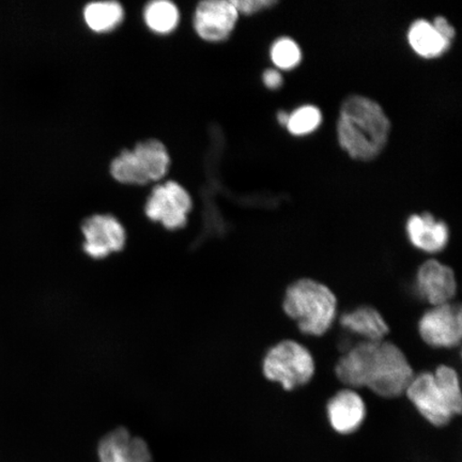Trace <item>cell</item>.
<instances>
[{
    "label": "cell",
    "instance_id": "e0dca14e",
    "mask_svg": "<svg viewBox=\"0 0 462 462\" xmlns=\"http://www.w3.org/2000/svg\"><path fill=\"white\" fill-rule=\"evenodd\" d=\"M87 25L97 32L112 31L124 19L123 7L115 2L92 3L84 11Z\"/></svg>",
    "mask_w": 462,
    "mask_h": 462
},
{
    "label": "cell",
    "instance_id": "7402d4cb",
    "mask_svg": "<svg viewBox=\"0 0 462 462\" xmlns=\"http://www.w3.org/2000/svg\"><path fill=\"white\" fill-rule=\"evenodd\" d=\"M432 26L435 27L438 33L440 34L446 42L452 44L456 36V32L455 28L449 24L446 17L437 16L435 21L432 23Z\"/></svg>",
    "mask_w": 462,
    "mask_h": 462
},
{
    "label": "cell",
    "instance_id": "52a82bcc",
    "mask_svg": "<svg viewBox=\"0 0 462 462\" xmlns=\"http://www.w3.org/2000/svg\"><path fill=\"white\" fill-rule=\"evenodd\" d=\"M192 209V199L180 184L170 181L153 189L147 201L146 215L166 229L176 230L186 226Z\"/></svg>",
    "mask_w": 462,
    "mask_h": 462
},
{
    "label": "cell",
    "instance_id": "603a6c76",
    "mask_svg": "<svg viewBox=\"0 0 462 462\" xmlns=\"http://www.w3.org/2000/svg\"><path fill=\"white\" fill-rule=\"evenodd\" d=\"M264 85L270 89H277L282 84V78L276 70H267L263 73Z\"/></svg>",
    "mask_w": 462,
    "mask_h": 462
},
{
    "label": "cell",
    "instance_id": "8992f818",
    "mask_svg": "<svg viewBox=\"0 0 462 462\" xmlns=\"http://www.w3.org/2000/svg\"><path fill=\"white\" fill-rule=\"evenodd\" d=\"M171 160L163 143L150 140L138 143L133 152H124L112 163V175L125 184L158 181L169 171Z\"/></svg>",
    "mask_w": 462,
    "mask_h": 462
},
{
    "label": "cell",
    "instance_id": "d6986e66",
    "mask_svg": "<svg viewBox=\"0 0 462 462\" xmlns=\"http://www.w3.org/2000/svg\"><path fill=\"white\" fill-rule=\"evenodd\" d=\"M322 121V115L316 106H306L296 109L289 115L286 128L292 135L303 136L310 134L318 129Z\"/></svg>",
    "mask_w": 462,
    "mask_h": 462
},
{
    "label": "cell",
    "instance_id": "7c38bea8",
    "mask_svg": "<svg viewBox=\"0 0 462 462\" xmlns=\"http://www.w3.org/2000/svg\"><path fill=\"white\" fill-rule=\"evenodd\" d=\"M420 297L432 306L450 303L457 292L454 271L436 259L427 260L417 274Z\"/></svg>",
    "mask_w": 462,
    "mask_h": 462
},
{
    "label": "cell",
    "instance_id": "3957f363",
    "mask_svg": "<svg viewBox=\"0 0 462 462\" xmlns=\"http://www.w3.org/2000/svg\"><path fill=\"white\" fill-rule=\"evenodd\" d=\"M404 394L432 426H447L461 413L459 375L452 367L441 365L433 374L414 375Z\"/></svg>",
    "mask_w": 462,
    "mask_h": 462
},
{
    "label": "cell",
    "instance_id": "9a60e30c",
    "mask_svg": "<svg viewBox=\"0 0 462 462\" xmlns=\"http://www.w3.org/2000/svg\"><path fill=\"white\" fill-rule=\"evenodd\" d=\"M340 325L367 342H380L389 333L388 323L379 311L371 306H361L344 314L340 317Z\"/></svg>",
    "mask_w": 462,
    "mask_h": 462
},
{
    "label": "cell",
    "instance_id": "6da1fadb",
    "mask_svg": "<svg viewBox=\"0 0 462 462\" xmlns=\"http://www.w3.org/2000/svg\"><path fill=\"white\" fill-rule=\"evenodd\" d=\"M335 372L349 388H367L384 398L404 394L414 377L402 349L385 340L356 345L340 357Z\"/></svg>",
    "mask_w": 462,
    "mask_h": 462
},
{
    "label": "cell",
    "instance_id": "5b68a950",
    "mask_svg": "<svg viewBox=\"0 0 462 462\" xmlns=\"http://www.w3.org/2000/svg\"><path fill=\"white\" fill-rule=\"evenodd\" d=\"M267 379L292 391L309 383L314 377L313 356L304 346L294 340H284L268 351L263 364Z\"/></svg>",
    "mask_w": 462,
    "mask_h": 462
},
{
    "label": "cell",
    "instance_id": "44dd1931",
    "mask_svg": "<svg viewBox=\"0 0 462 462\" xmlns=\"http://www.w3.org/2000/svg\"><path fill=\"white\" fill-rule=\"evenodd\" d=\"M238 14L252 15L265 9L273 8L277 4L273 0H230Z\"/></svg>",
    "mask_w": 462,
    "mask_h": 462
},
{
    "label": "cell",
    "instance_id": "277c9868",
    "mask_svg": "<svg viewBox=\"0 0 462 462\" xmlns=\"http://www.w3.org/2000/svg\"><path fill=\"white\" fill-rule=\"evenodd\" d=\"M282 308L300 331L321 337L330 330L337 317V300L321 282L302 279L288 287Z\"/></svg>",
    "mask_w": 462,
    "mask_h": 462
},
{
    "label": "cell",
    "instance_id": "7a4b0ae2",
    "mask_svg": "<svg viewBox=\"0 0 462 462\" xmlns=\"http://www.w3.org/2000/svg\"><path fill=\"white\" fill-rule=\"evenodd\" d=\"M391 123L379 103L363 96H350L340 107L337 137L349 157L373 161L388 143Z\"/></svg>",
    "mask_w": 462,
    "mask_h": 462
},
{
    "label": "cell",
    "instance_id": "ffe728a7",
    "mask_svg": "<svg viewBox=\"0 0 462 462\" xmlns=\"http://www.w3.org/2000/svg\"><path fill=\"white\" fill-rule=\"evenodd\" d=\"M271 58L277 68L291 70L301 61L302 53L299 45L289 38L277 40L271 49Z\"/></svg>",
    "mask_w": 462,
    "mask_h": 462
},
{
    "label": "cell",
    "instance_id": "5bb4252c",
    "mask_svg": "<svg viewBox=\"0 0 462 462\" xmlns=\"http://www.w3.org/2000/svg\"><path fill=\"white\" fill-rule=\"evenodd\" d=\"M407 234L413 246L426 253H438L447 246L448 228L430 213L412 216L407 223Z\"/></svg>",
    "mask_w": 462,
    "mask_h": 462
},
{
    "label": "cell",
    "instance_id": "ba28073f",
    "mask_svg": "<svg viewBox=\"0 0 462 462\" xmlns=\"http://www.w3.org/2000/svg\"><path fill=\"white\" fill-rule=\"evenodd\" d=\"M419 328L426 344L435 348H454L460 344L462 337L460 306L454 303L433 306L420 318Z\"/></svg>",
    "mask_w": 462,
    "mask_h": 462
},
{
    "label": "cell",
    "instance_id": "2e32d148",
    "mask_svg": "<svg viewBox=\"0 0 462 462\" xmlns=\"http://www.w3.org/2000/svg\"><path fill=\"white\" fill-rule=\"evenodd\" d=\"M408 39L415 53L427 60L447 53L452 45L438 33L431 23L425 20L413 23L408 32Z\"/></svg>",
    "mask_w": 462,
    "mask_h": 462
},
{
    "label": "cell",
    "instance_id": "cb8c5ba5",
    "mask_svg": "<svg viewBox=\"0 0 462 462\" xmlns=\"http://www.w3.org/2000/svg\"><path fill=\"white\" fill-rule=\"evenodd\" d=\"M277 120H279V123L282 125H287L288 124V120H289V115L284 112V111H281L279 113V115H277Z\"/></svg>",
    "mask_w": 462,
    "mask_h": 462
},
{
    "label": "cell",
    "instance_id": "ac0fdd59",
    "mask_svg": "<svg viewBox=\"0 0 462 462\" xmlns=\"http://www.w3.org/2000/svg\"><path fill=\"white\" fill-rule=\"evenodd\" d=\"M144 21L153 32L169 33L179 23V11L175 5L165 0L150 3L144 10Z\"/></svg>",
    "mask_w": 462,
    "mask_h": 462
},
{
    "label": "cell",
    "instance_id": "8fae6325",
    "mask_svg": "<svg viewBox=\"0 0 462 462\" xmlns=\"http://www.w3.org/2000/svg\"><path fill=\"white\" fill-rule=\"evenodd\" d=\"M97 458L99 462H153L147 442L133 436L125 427H118L101 439Z\"/></svg>",
    "mask_w": 462,
    "mask_h": 462
},
{
    "label": "cell",
    "instance_id": "30bf717a",
    "mask_svg": "<svg viewBox=\"0 0 462 462\" xmlns=\"http://www.w3.org/2000/svg\"><path fill=\"white\" fill-rule=\"evenodd\" d=\"M238 17L230 0H208L195 11L194 27L201 39L219 42L230 36Z\"/></svg>",
    "mask_w": 462,
    "mask_h": 462
},
{
    "label": "cell",
    "instance_id": "4fadbf2b",
    "mask_svg": "<svg viewBox=\"0 0 462 462\" xmlns=\"http://www.w3.org/2000/svg\"><path fill=\"white\" fill-rule=\"evenodd\" d=\"M328 421L339 435L348 436L359 430L366 419V406L362 397L351 389L337 393L327 406Z\"/></svg>",
    "mask_w": 462,
    "mask_h": 462
},
{
    "label": "cell",
    "instance_id": "9c48e42d",
    "mask_svg": "<svg viewBox=\"0 0 462 462\" xmlns=\"http://www.w3.org/2000/svg\"><path fill=\"white\" fill-rule=\"evenodd\" d=\"M85 236L84 252L91 258H106L123 250L125 245V230L112 216L97 215L87 218L82 226Z\"/></svg>",
    "mask_w": 462,
    "mask_h": 462
}]
</instances>
